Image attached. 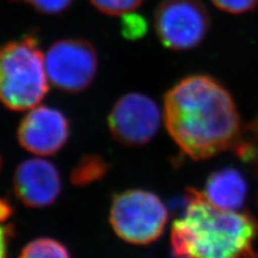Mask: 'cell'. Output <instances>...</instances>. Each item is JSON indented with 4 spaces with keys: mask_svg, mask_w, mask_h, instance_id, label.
<instances>
[{
    "mask_svg": "<svg viewBox=\"0 0 258 258\" xmlns=\"http://www.w3.org/2000/svg\"><path fill=\"white\" fill-rule=\"evenodd\" d=\"M163 117L172 140L194 160L235 149L243 131L230 93L206 75L188 76L172 86Z\"/></svg>",
    "mask_w": 258,
    "mask_h": 258,
    "instance_id": "1",
    "label": "cell"
},
{
    "mask_svg": "<svg viewBox=\"0 0 258 258\" xmlns=\"http://www.w3.org/2000/svg\"><path fill=\"white\" fill-rule=\"evenodd\" d=\"M257 238L252 215L217 208L203 191L189 189L184 212L172 224L170 245L174 257H248Z\"/></svg>",
    "mask_w": 258,
    "mask_h": 258,
    "instance_id": "2",
    "label": "cell"
},
{
    "mask_svg": "<svg viewBox=\"0 0 258 258\" xmlns=\"http://www.w3.org/2000/svg\"><path fill=\"white\" fill-rule=\"evenodd\" d=\"M44 55L36 37L27 36L0 46V102L26 111L42 101L48 91Z\"/></svg>",
    "mask_w": 258,
    "mask_h": 258,
    "instance_id": "3",
    "label": "cell"
},
{
    "mask_svg": "<svg viewBox=\"0 0 258 258\" xmlns=\"http://www.w3.org/2000/svg\"><path fill=\"white\" fill-rule=\"evenodd\" d=\"M109 217L119 239L131 244L148 245L163 235L168 210L156 194L129 189L113 198Z\"/></svg>",
    "mask_w": 258,
    "mask_h": 258,
    "instance_id": "4",
    "label": "cell"
},
{
    "mask_svg": "<svg viewBox=\"0 0 258 258\" xmlns=\"http://www.w3.org/2000/svg\"><path fill=\"white\" fill-rule=\"evenodd\" d=\"M210 28V14L200 0H164L155 12L157 36L169 50L198 46Z\"/></svg>",
    "mask_w": 258,
    "mask_h": 258,
    "instance_id": "5",
    "label": "cell"
},
{
    "mask_svg": "<svg viewBox=\"0 0 258 258\" xmlns=\"http://www.w3.org/2000/svg\"><path fill=\"white\" fill-rule=\"evenodd\" d=\"M44 62L48 82L62 92L76 94L92 84L98 56L85 40L64 39L48 48Z\"/></svg>",
    "mask_w": 258,
    "mask_h": 258,
    "instance_id": "6",
    "label": "cell"
},
{
    "mask_svg": "<svg viewBox=\"0 0 258 258\" xmlns=\"http://www.w3.org/2000/svg\"><path fill=\"white\" fill-rule=\"evenodd\" d=\"M163 114L157 103L141 93H128L115 102L109 117V129L118 143L129 148L148 144L159 131Z\"/></svg>",
    "mask_w": 258,
    "mask_h": 258,
    "instance_id": "7",
    "label": "cell"
},
{
    "mask_svg": "<svg viewBox=\"0 0 258 258\" xmlns=\"http://www.w3.org/2000/svg\"><path fill=\"white\" fill-rule=\"evenodd\" d=\"M69 133V122L62 112L38 104L23 117L18 129V140L31 154L51 156L66 144Z\"/></svg>",
    "mask_w": 258,
    "mask_h": 258,
    "instance_id": "8",
    "label": "cell"
},
{
    "mask_svg": "<svg viewBox=\"0 0 258 258\" xmlns=\"http://www.w3.org/2000/svg\"><path fill=\"white\" fill-rule=\"evenodd\" d=\"M16 197L29 208L53 205L61 191V179L56 167L45 159L30 158L16 168L13 177Z\"/></svg>",
    "mask_w": 258,
    "mask_h": 258,
    "instance_id": "9",
    "label": "cell"
},
{
    "mask_svg": "<svg viewBox=\"0 0 258 258\" xmlns=\"http://www.w3.org/2000/svg\"><path fill=\"white\" fill-rule=\"evenodd\" d=\"M203 192L213 206L228 211H240L246 198L247 184L237 169L225 168L208 177Z\"/></svg>",
    "mask_w": 258,
    "mask_h": 258,
    "instance_id": "10",
    "label": "cell"
},
{
    "mask_svg": "<svg viewBox=\"0 0 258 258\" xmlns=\"http://www.w3.org/2000/svg\"><path fill=\"white\" fill-rule=\"evenodd\" d=\"M108 171V165L100 156L87 155L79 161L71 174L74 184L83 186L94 181L101 179Z\"/></svg>",
    "mask_w": 258,
    "mask_h": 258,
    "instance_id": "11",
    "label": "cell"
},
{
    "mask_svg": "<svg viewBox=\"0 0 258 258\" xmlns=\"http://www.w3.org/2000/svg\"><path fill=\"white\" fill-rule=\"evenodd\" d=\"M24 258L41 257H69L68 248L61 242L52 238H39L32 240L23 247L20 255Z\"/></svg>",
    "mask_w": 258,
    "mask_h": 258,
    "instance_id": "12",
    "label": "cell"
},
{
    "mask_svg": "<svg viewBox=\"0 0 258 258\" xmlns=\"http://www.w3.org/2000/svg\"><path fill=\"white\" fill-rule=\"evenodd\" d=\"M235 150L244 161H251L258 165V117L242 131Z\"/></svg>",
    "mask_w": 258,
    "mask_h": 258,
    "instance_id": "13",
    "label": "cell"
},
{
    "mask_svg": "<svg viewBox=\"0 0 258 258\" xmlns=\"http://www.w3.org/2000/svg\"><path fill=\"white\" fill-rule=\"evenodd\" d=\"M94 7L108 15H125L132 13L143 0H91Z\"/></svg>",
    "mask_w": 258,
    "mask_h": 258,
    "instance_id": "14",
    "label": "cell"
},
{
    "mask_svg": "<svg viewBox=\"0 0 258 258\" xmlns=\"http://www.w3.org/2000/svg\"><path fill=\"white\" fill-rule=\"evenodd\" d=\"M212 4L224 12L230 14H242L254 10L258 0H211Z\"/></svg>",
    "mask_w": 258,
    "mask_h": 258,
    "instance_id": "15",
    "label": "cell"
},
{
    "mask_svg": "<svg viewBox=\"0 0 258 258\" xmlns=\"http://www.w3.org/2000/svg\"><path fill=\"white\" fill-rule=\"evenodd\" d=\"M45 14H59L66 11L72 0H20Z\"/></svg>",
    "mask_w": 258,
    "mask_h": 258,
    "instance_id": "16",
    "label": "cell"
},
{
    "mask_svg": "<svg viewBox=\"0 0 258 258\" xmlns=\"http://www.w3.org/2000/svg\"><path fill=\"white\" fill-rule=\"evenodd\" d=\"M13 233V228L11 226H5L0 224V258L6 257L8 247H9V241Z\"/></svg>",
    "mask_w": 258,
    "mask_h": 258,
    "instance_id": "17",
    "label": "cell"
},
{
    "mask_svg": "<svg viewBox=\"0 0 258 258\" xmlns=\"http://www.w3.org/2000/svg\"><path fill=\"white\" fill-rule=\"evenodd\" d=\"M141 19H136L135 22L133 23L132 21L129 22L128 20V25L125 27V35H128L129 38H132L133 36L134 37H138L139 35L142 34V31L144 29V24H141L140 25V22Z\"/></svg>",
    "mask_w": 258,
    "mask_h": 258,
    "instance_id": "18",
    "label": "cell"
},
{
    "mask_svg": "<svg viewBox=\"0 0 258 258\" xmlns=\"http://www.w3.org/2000/svg\"><path fill=\"white\" fill-rule=\"evenodd\" d=\"M10 215V207L8 203L4 200H0V222L7 220Z\"/></svg>",
    "mask_w": 258,
    "mask_h": 258,
    "instance_id": "19",
    "label": "cell"
}]
</instances>
